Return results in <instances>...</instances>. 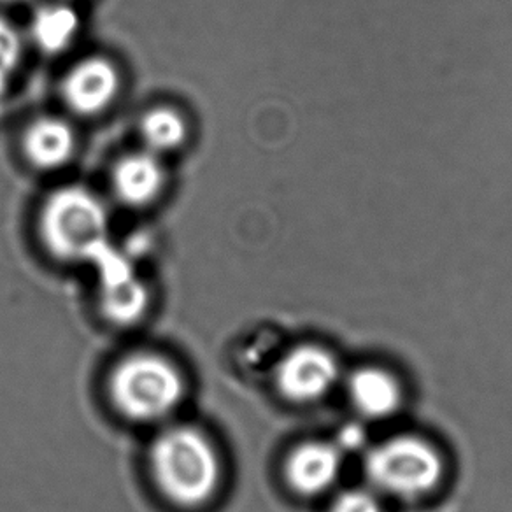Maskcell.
Returning a JSON list of instances; mask_svg holds the SVG:
<instances>
[{"label": "cell", "instance_id": "cell-1", "mask_svg": "<svg viewBox=\"0 0 512 512\" xmlns=\"http://www.w3.org/2000/svg\"><path fill=\"white\" fill-rule=\"evenodd\" d=\"M150 470L158 491L183 509L209 504L223 481L218 449L192 425H172L155 437L150 448Z\"/></svg>", "mask_w": 512, "mask_h": 512}, {"label": "cell", "instance_id": "cell-2", "mask_svg": "<svg viewBox=\"0 0 512 512\" xmlns=\"http://www.w3.org/2000/svg\"><path fill=\"white\" fill-rule=\"evenodd\" d=\"M111 214L97 193L81 185L60 186L44 197L37 235L58 262H95L109 249Z\"/></svg>", "mask_w": 512, "mask_h": 512}, {"label": "cell", "instance_id": "cell-3", "mask_svg": "<svg viewBox=\"0 0 512 512\" xmlns=\"http://www.w3.org/2000/svg\"><path fill=\"white\" fill-rule=\"evenodd\" d=\"M114 409L136 423L171 418L183 404L186 381L167 356L141 351L121 358L107 383Z\"/></svg>", "mask_w": 512, "mask_h": 512}, {"label": "cell", "instance_id": "cell-4", "mask_svg": "<svg viewBox=\"0 0 512 512\" xmlns=\"http://www.w3.org/2000/svg\"><path fill=\"white\" fill-rule=\"evenodd\" d=\"M363 469L369 488L377 495L420 500L441 486L446 477V458L425 437L402 434L372 446Z\"/></svg>", "mask_w": 512, "mask_h": 512}, {"label": "cell", "instance_id": "cell-5", "mask_svg": "<svg viewBox=\"0 0 512 512\" xmlns=\"http://www.w3.org/2000/svg\"><path fill=\"white\" fill-rule=\"evenodd\" d=\"M341 376L339 358L330 349L314 342H304L281 356L274 381L286 400L299 406H309L327 399Z\"/></svg>", "mask_w": 512, "mask_h": 512}, {"label": "cell", "instance_id": "cell-6", "mask_svg": "<svg viewBox=\"0 0 512 512\" xmlns=\"http://www.w3.org/2000/svg\"><path fill=\"white\" fill-rule=\"evenodd\" d=\"M123 86L118 65L102 55L81 58L65 72L60 83L64 106L79 118L106 113L118 100Z\"/></svg>", "mask_w": 512, "mask_h": 512}, {"label": "cell", "instance_id": "cell-7", "mask_svg": "<svg viewBox=\"0 0 512 512\" xmlns=\"http://www.w3.org/2000/svg\"><path fill=\"white\" fill-rule=\"evenodd\" d=\"M114 199L123 207L144 209L160 200L167 186L164 158L150 151L137 150L121 155L109 176Z\"/></svg>", "mask_w": 512, "mask_h": 512}, {"label": "cell", "instance_id": "cell-8", "mask_svg": "<svg viewBox=\"0 0 512 512\" xmlns=\"http://www.w3.org/2000/svg\"><path fill=\"white\" fill-rule=\"evenodd\" d=\"M285 481L300 497H320L332 490L342 472V451L335 442L306 441L286 456Z\"/></svg>", "mask_w": 512, "mask_h": 512}, {"label": "cell", "instance_id": "cell-9", "mask_svg": "<svg viewBox=\"0 0 512 512\" xmlns=\"http://www.w3.org/2000/svg\"><path fill=\"white\" fill-rule=\"evenodd\" d=\"M20 151L25 164L34 171H60L69 165L78 151L76 128L62 116H37L23 128Z\"/></svg>", "mask_w": 512, "mask_h": 512}, {"label": "cell", "instance_id": "cell-10", "mask_svg": "<svg viewBox=\"0 0 512 512\" xmlns=\"http://www.w3.org/2000/svg\"><path fill=\"white\" fill-rule=\"evenodd\" d=\"M349 404L363 420H390L404 406V384L392 370L365 365L346 381Z\"/></svg>", "mask_w": 512, "mask_h": 512}, {"label": "cell", "instance_id": "cell-11", "mask_svg": "<svg viewBox=\"0 0 512 512\" xmlns=\"http://www.w3.org/2000/svg\"><path fill=\"white\" fill-rule=\"evenodd\" d=\"M95 262L100 265V302L107 318L116 323H132L148 307V290L128 265L107 249Z\"/></svg>", "mask_w": 512, "mask_h": 512}, {"label": "cell", "instance_id": "cell-12", "mask_svg": "<svg viewBox=\"0 0 512 512\" xmlns=\"http://www.w3.org/2000/svg\"><path fill=\"white\" fill-rule=\"evenodd\" d=\"M81 32V18L71 2L53 0L41 4L30 16V43L44 55L57 57L71 50Z\"/></svg>", "mask_w": 512, "mask_h": 512}, {"label": "cell", "instance_id": "cell-13", "mask_svg": "<svg viewBox=\"0 0 512 512\" xmlns=\"http://www.w3.org/2000/svg\"><path fill=\"white\" fill-rule=\"evenodd\" d=\"M141 148L157 157L171 155L181 150L190 139V123L178 107L158 104L141 114L137 123Z\"/></svg>", "mask_w": 512, "mask_h": 512}, {"label": "cell", "instance_id": "cell-14", "mask_svg": "<svg viewBox=\"0 0 512 512\" xmlns=\"http://www.w3.org/2000/svg\"><path fill=\"white\" fill-rule=\"evenodd\" d=\"M25 43L20 29L0 15V97L8 92L9 83L22 64Z\"/></svg>", "mask_w": 512, "mask_h": 512}, {"label": "cell", "instance_id": "cell-15", "mask_svg": "<svg viewBox=\"0 0 512 512\" xmlns=\"http://www.w3.org/2000/svg\"><path fill=\"white\" fill-rule=\"evenodd\" d=\"M328 512H384L381 498L372 488H349L335 495Z\"/></svg>", "mask_w": 512, "mask_h": 512}, {"label": "cell", "instance_id": "cell-16", "mask_svg": "<svg viewBox=\"0 0 512 512\" xmlns=\"http://www.w3.org/2000/svg\"><path fill=\"white\" fill-rule=\"evenodd\" d=\"M32 0H0V6H25L30 4Z\"/></svg>", "mask_w": 512, "mask_h": 512}, {"label": "cell", "instance_id": "cell-17", "mask_svg": "<svg viewBox=\"0 0 512 512\" xmlns=\"http://www.w3.org/2000/svg\"><path fill=\"white\" fill-rule=\"evenodd\" d=\"M65 2H71L72 4V2H76V0H65Z\"/></svg>", "mask_w": 512, "mask_h": 512}]
</instances>
